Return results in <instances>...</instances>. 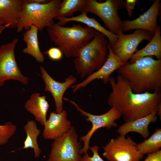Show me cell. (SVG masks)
<instances>
[{
    "label": "cell",
    "instance_id": "5bb4252c",
    "mask_svg": "<svg viewBox=\"0 0 161 161\" xmlns=\"http://www.w3.org/2000/svg\"><path fill=\"white\" fill-rule=\"evenodd\" d=\"M40 68L45 83V91H49L52 94L55 103V112H61L63 110L64 95L67 89L77 82V79L71 75L65 78L64 82H59L51 77L43 67L40 66Z\"/></svg>",
    "mask_w": 161,
    "mask_h": 161
},
{
    "label": "cell",
    "instance_id": "277c9868",
    "mask_svg": "<svg viewBox=\"0 0 161 161\" xmlns=\"http://www.w3.org/2000/svg\"><path fill=\"white\" fill-rule=\"evenodd\" d=\"M106 37L102 33L96 31L92 39L75 55V67L81 78L99 69L106 61L109 54V44Z\"/></svg>",
    "mask_w": 161,
    "mask_h": 161
},
{
    "label": "cell",
    "instance_id": "d6986e66",
    "mask_svg": "<svg viewBox=\"0 0 161 161\" xmlns=\"http://www.w3.org/2000/svg\"><path fill=\"white\" fill-rule=\"evenodd\" d=\"M49 105L45 95L41 96L38 93L32 95L26 102V109L34 117L35 120L44 125L46 121L47 116Z\"/></svg>",
    "mask_w": 161,
    "mask_h": 161
},
{
    "label": "cell",
    "instance_id": "3957f363",
    "mask_svg": "<svg viewBox=\"0 0 161 161\" xmlns=\"http://www.w3.org/2000/svg\"><path fill=\"white\" fill-rule=\"evenodd\" d=\"M47 31L50 40L67 58L74 57L80 49L92 39L96 32L79 24L65 27L57 23L47 28Z\"/></svg>",
    "mask_w": 161,
    "mask_h": 161
},
{
    "label": "cell",
    "instance_id": "9a60e30c",
    "mask_svg": "<svg viewBox=\"0 0 161 161\" xmlns=\"http://www.w3.org/2000/svg\"><path fill=\"white\" fill-rule=\"evenodd\" d=\"M43 126L44 138L54 140L66 133L72 127L71 122L67 119V112L64 109L59 113L51 112Z\"/></svg>",
    "mask_w": 161,
    "mask_h": 161
},
{
    "label": "cell",
    "instance_id": "44dd1931",
    "mask_svg": "<svg viewBox=\"0 0 161 161\" xmlns=\"http://www.w3.org/2000/svg\"><path fill=\"white\" fill-rule=\"evenodd\" d=\"M38 28L31 25L29 30H26L23 34V40L26 44V47L24 48V53L30 55L35 59L37 61L43 63L44 57L41 51L38 41Z\"/></svg>",
    "mask_w": 161,
    "mask_h": 161
},
{
    "label": "cell",
    "instance_id": "83f0119b",
    "mask_svg": "<svg viewBox=\"0 0 161 161\" xmlns=\"http://www.w3.org/2000/svg\"><path fill=\"white\" fill-rule=\"evenodd\" d=\"M147 154L143 161H161V150L155 153Z\"/></svg>",
    "mask_w": 161,
    "mask_h": 161
},
{
    "label": "cell",
    "instance_id": "7402d4cb",
    "mask_svg": "<svg viewBox=\"0 0 161 161\" xmlns=\"http://www.w3.org/2000/svg\"><path fill=\"white\" fill-rule=\"evenodd\" d=\"M23 128L26 137L23 143V146L19 149H33L34 157H38L41 150L38 143L37 139L41 133V130L38 128L36 122L33 120L27 121Z\"/></svg>",
    "mask_w": 161,
    "mask_h": 161
},
{
    "label": "cell",
    "instance_id": "6da1fadb",
    "mask_svg": "<svg viewBox=\"0 0 161 161\" xmlns=\"http://www.w3.org/2000/svg\"><path fill=\"white\" fill-rule=\"evenodd\" d=\"M109 82L112 91L107 99L108 104L120 112L125 122L148 115L161 103L160 92L134 93L127 80L119 73L116 81L110 76Z\"/></svg>",
    "mask_w": 161,
    "mask_h": 161
},
{
    "label": "cell",
    "instance_id": "4dcf8cb0",
    "mask_svg": "<svg viewBox=\"0 0 161 161\" xmlns=\"http://www.w3.org/2000/svg\"><path fill=\"white\" fill-rule=\"evenodd\" d=\"M6 28H8L7 26L3 25L0 22V34Z\"/></svg>",
    "mask_w": 161,
    "mask_h": 161
},
{
    "label": "cell",
    "instance_id": "52a82bcc",
    "mask_svg": "<svg viewBox=\"0 0 161 161\" xmlns=\"http://www.w3.org/2000/svg\"><path fill=\"white\" fill-rule=\"evenodd\" d=\"M78 136L72 126L66 133L54 140L47 161H80L81 145Z\"/></svg>",
    "mask_w": 161,
    "mask_h": 161
},
{
    "label": "cell",
    "instance_id": "603a6c76",
    "mask_svg": "<svg viewBox=\"0 0 161 161\" xmlns=\"http://www.w3.org/2000/svg\"><path fill=\"white\" fill-rule=\"evenodd\" d=\"M86 3V0L61 1L56 18H66L72 16L76 12H82Z\"/></svg>",
    "mask_w": 161,
    "mask_h": 161
},
{
    "label": "cell",
    "instance_id": "9c48e42d",
    "mask_svg": "<svg viewBox=\"0 0 161 161\" xmlns=\"http://www.w3.org/2000/svg\"><path fill=\"white\" fill-rule=\"evenodd\" d=\"M111 139L103 147V156L109 161H140L143 157L137 144L128 136Z\"/></svg>",
    "mask_w": 161,
    "mask_h": 161
},
{
    "label": "cell",
    "instance_id": "ba28073f",
    "mask_svg": "<svg viewBox=\"0 0 161 161\" xmlns=\"http://www.w3.org/2000/svg\"><path fill=\"white\" fill-rule=\"evenodd\" d=\"M63 99L73 104L77 110L81 114L86 117L87 122L91 123L92 127L90 130L85 135L81 137L80 140L83 142L84 145L80 149V155L87 153L88 151L90 149L89 142L90 139L94 133L98 129L101 128H106L109 129L112 127H116L117 126L115 121L119 119L122 117L120 112L113 107L106 113L99 115L92 114L83 110L74 101L66 98L64 97Z\"/></svg>",
    "mask_w": 161,
    "mask_h": 161
},
{
    "label": "cell",
    "instance_id": "ac0fdd59",
    "mask_svg": "<svg viewBox=\"0 0 161 161\" xmlns=\"http://www.w3.org/2000/svg\"><path fill=\"white\" fill-rule=\"evenodd\" d=\"M87 14L86 12H83L76 16L66 18H56L55 19L58 20L57 23L62 26L71 21H76L83 23L88 27L92 28L105 35L108 38L109 44L110 46L114 44L117 41L118 36L106 29L94 17L91 18L89 17Z\"/></svg>",
    "mask_w": 161,
    "mask_h": 161
},
{
    "label": "cell",
    "instance_id": "8992f818",
    "mask_svg": "<svg viewBox=\"0 0 161 161\" xmlns=\"http://www.w3.org/2000/svg\"><path fill=\"white\" fill-rule=\"evenodd\" d=\"M124 2L123 0H106L102 2L96 0H86L82 12L90 13L99 17L108 30L118 36L123 30L118 11L123 7Z\"/></svg>",
    "mask_w": 161,
    "mask_h": 161
},
{
    "label": "cell",
    "instance_id": "e0dca14e",
    "mask_svg": "<svg viewBox=\"0 0 161 161\" xmlns=\"http://www.w3.org/2000/svg\"><path fill=\"white\" fill-rule=\"evenodd\" d=\"M157 109L145 117L125 122L118 127L117 132L120 135L125 136L129 132H135L140 134L144 139H146L150 134L148 129L149 124L157 120Z\"/></svg>",
    "mask_w": 161,
    "mask_h": 161
},
{
    "label": "cell",
    "instance_id": "7c38bea8",
    "mask_svg": "<svg viewBox=\"0 0 161 161\" xmlns=\"http://www.w3.org/2000/svg\"><path fill=\"white\" fill-rule=\"evenodd\" d=\"M108 47V55L104 64L99 69L87 76L82 82L72 86L73 92L84 88L95 79L101 80L104 84H107L109 82L112 74L126 64L122 61L113 53L109 44Z\"/></svg>",
    "mask_w": 161,
    "mask_h": 161
},
{
    "label": "cell",
    "instance_id": "f1b7e54d",
    "mask_svg": "<svg viewBox=\"0 0 161 161\" xmlns=\"http://www.w3.org/2000/svg\"><path fill=\"white\" fill-rule=\"evenodd\" d=\"M29 3H34L40 4H45L49 3L51 0H26Z\"/></svg>",
    "mask_w": 161,
    "mask_h": 161
},
{
    "label": "cell",
    "instance_id": "ffe728a7",
    "mask_svg": "<svg viewBox=\"0 0 161 161\" xmlns=\"http://www.w3.org/2000/svg\"><path fill=\"white\" fill-rule=\"evenodd\" d=\"M154 56L157 59H161V36L160 27L158 25L156 31L149 42L143 49L137 50L128 62L134 63L144 57Z\"/></svg>",
    "mask_w": 161,
    "mask_h": 161
},
{
    "label": "cell",
    "instance_id": "2e32d148",
    "mask_svg": "<svg viewBox=\"0 0 161 161\" xmlns=\"http://www.w3.org/2000/svg\"><path fill=\"white\" fill-rule=\"evenodd\" d=\"M24 3V0H0V22L8 28H16Z\"/></svg>",
    "mask_w": 161,
    "mask_h": 161
},
{
    "label": "cell",
    "instance_id": "d4e9b609",
    "mask_svg": "<svg viewBox=\"0 0 161 161\" xmlns=\"http://www.w3.org/2000/svg\"><path fill=\"white\" fill-rule=\"evenodd\" d=\"M99 149L98 147L96 145L90 147V149L93 153L92 156L90 157L87 153L84 154L80 161H104L98 154Z\"/></svg>",
    "mask_w": 161,
    "mask_h": 161
},
{
    "label": "cell",
    "instance_id": "f546056e",
    "mask_svg": "<svg viewBox=\"0 0 161 161\" xmlns=\"http://www.w3.org/2000/svg\"><path fill=\"white\" fill-rule=\"evenodd\" d=\"M157 114L159 117L160 120L161 119V103L158 106L157 111Z\"/></svg>",
    "mask_w": 161,
    "mask_h": 161
},
{
    "label": "cell",
    "instance_id": "4316f807",
    "mask_svg": "<svg viewBox=\"0 0 161 161\" xmlns=\"http://www.w3.org/2000/svg\"><path fill=\"white\" fill-rule=\"evenodd\" d=\"M137 2V0H126L124 3V7L126 8L130 18L132 16L133 10Z\"/></svg>",
    "mask_w": 161,
    "mask_h": 161
},
{
    "label": "cell",
    "instance_id": "7a4b0ae2",
    "mask_svg": "<svg viewBox=\"0 0 161 161\" xmlns=\"http://www.w3.org/2000/svg\"><path fill=\"white\" fill-rule=\"evenodd\" d=\"M117 70L134 93L160 92L161 59L155 60L152 56L145 57L132 63L128 62Z\"/></svg>",
    "mask_w": 161,
    "mask_h": 161
},
{
    "label": "cell",
    "instance_id": "5b68a950",
    "mask_svg": "<svg viewBox=\"0 0 161 161\" xmlns=\"http://www.w3.org/2000/svg\"><path fill=\"white\" fill-rule=\"evenodd\" d=\"M24 3L17 27V32L23 30H28L31 25L42 31L46 27L49 28L55 23L61 0H51L49 3L40 4L29 3L24 0Z\"/></svg>",
    "mask_w": 161,
    "mask_h": 161
},
{
    "label": "cell",
    "instance_id": "30bf717a",
    "mask_svg": "<svg viewBox=\"0 0 161 161\" xmlns=\"http://www.w3.org/2000/svg\"><path fill=\"white\" fill-rule=\"evenodd\" d=\"M19 41L13 39L10 42L0 47V86H2L6 80H13L27 84L29 79L23 75L16 63L14 51Z\"/></svg>",
    "mask_w": 161,
    "mask_h": 161
},
{
    "label": "cell",
    "instance_id": "cb8c5ba5",
    "mask_svg": "<svg viewBox=\"0 0 161 161\" xmlns=\"http://www.w3.org/2000/svg\"><path fill=\"white\" fill-rule=\"evenodd\" d=\"M138 148L143 155L153 153L161 150V129L157 128L148 138L137 144Z\"/></svg>",
    "mask_w": 161,
    "mask_h": 161
},
{
    "label": "cell",
    "instance_id": "4fadbf2b",
    "mask_svg": "<svg viewBox=\"0 0 161 161\" xmlns=\"http://www.w3.org/2000/svg\"><path fill=\"white\" fill-rule=\"evenodd\" d=\"M160 4V0H155L148 10L137 18L122 21L123 32L140 29L146 31L153 35L158 26L157 18Z\"/></svg>",
    "mask_w": 161,
    "mask_h": 161
},
{
    "label": "cell",
    "instance_id": "8fae6325",
    "mask_svg": "<svg viewBox=\"0 0 161 161\" xmlns=\"http://www.w3.org/2000/svg\"><path fill=\"white\" fill-rule=\"evenodd\" d=\"M153 35L148 32L136 30L131 34L123 33L118 36L116 42L111 46L113 53L122 61L125 63L137 51L138 46L142 41H150Z\"/></svg>",
    "mask_w": 161,
    "mask_h": 161
},
{
    "label": "cell",
    "instance_id": "484cf974",
    "mask_svg": "<svg viewBox=\"0 0 161 161\" xmlns=\"http://www.w3.org/2000/svg\"><path fill=\"white\" fill-rule=\"evenodd\" d=\"M43 53L47 54L51 60L55 61L61 60L63 55L62 51L58 47H51Z\"/></svg>",
    "mask_w": 161,
    "mask_h": 161
}]
</instances>
